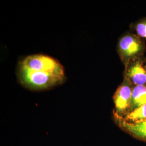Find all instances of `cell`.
Listing matches in <instances>:
<instances>
[{
  "mask_svg": "<svg viewBox=\"0 0 146 146\" xmlns=\"http://www.w3.org/2000/svg\"><path fill=\"white\" fill-rule=\"evenodd\" d=\"M17 76L21 84L28 88L42 90L62 84L64 75L44 70H33L18 66Z\"/></svg>",
  "mask_w": 146,
  "mask_h": 146,
  "instance_id": "1",
  "label": "cell"
},
{
  "mask_svg": "<svg viewBox=\"0 0 146 146\" xmlns=\"http://www.w3.org/2000/svg\"><path fill=\"white\" fill-rule=\"evenodd\" d=\"M146 50L145 42L136 34L128 32L119 38L117 52L125 68L131 60L143 57Z\"/></svg>",
  "mask_w": 146,
  "mask_h": 146,
  "instance_id": "2",
  "label": "cell"
},
{
  "mask_svg": "<svg viewBox=\"0 0 146 146\" xmlns=\"http://www.w3.org/2000/svg\"><path fill=\"white\" fill-rule=\"evenodd\" d=\"M19 66L33 70H44L64 75L62 66L55 58L44 55H33L24 58Z\"/></svg>",
  "mask_w": 146,
  "mask_h": 146,
  "instance_id": "3",
  "label": "cell"
},
{
  "mask_svg": "<svg viewBox=\"0 0 146 146\" xmlns=\"http://www.w3.org/2000/svg\"><path fill=\"white\" fill-rule=\"evenodd\" d=\"M133 85L125 76L115 92L113 97L115 104L114 115L124 119L130 113Z\"/></svg>",
  "mask_w": 146,
  "mask_h": 146,
  "instance_id": "4",
  "label": "cell"
},
{
  "mask_svg": "<svg viewBox=\"0 0 146 146\" xmlns=\"http://www.w3.org/2000/svg\"><path fill=\"white\" fill-rule=\"evenodd\" d=\"M143 56L134 59L125 68L123 75L133 86L146 85V69Z\"/></svg>",
  "mask_w": 146,
  "mask_h": 146,
  "instance_id": "5",
  "label": "cell"
},
{
  "mask_svg": "<svg viewBox=\"0 0 146 146\" xmlns=\"http://www.w3.org/2000/svg\"><path fill=\"white\" fill-rule=\"evenodd\" d=\"M116 123L122 130L136 139L146 141V120L139 122L130 123L122 118L114 115Z\"/></svg>",
  "mask_w": 146,
  "mask_h": 146,
  "instance_id": "6",
  "label": "cell"
},
{
  "mask_svg": "<svg viewBox=\"0 0 146 146\" xmlns=\"http://www.w3.org/2000/svg\"><path fill=\"white\" fill-rule=\"evenodd\" d=\"M145 104H146V85L133 86L130 113Z\"/></svg>",
  "mask_w": 146,
  "mask_h": 146,
  "instance_id": "7",
  "label": "cell"
},
{
  "mask_svg": "<svg viewBox=\"0 0 146 146\" xmlns=\"http://www.w3.org/2000/svg\"><path fill=\"white\" fill-rule=\"evenodd\" d=\"M123 119L130 123L139 122L146 120V104L129 113Z\"/></svg>",
  "mask_w": 146,
  "mask_h": 146,
  "instance_id": "8",
  "label": "cell"
},
{
  "mask_svg": "<svg viewBox=\"0 0 146 146\" xmlns=\"http://www.w3.org/2000/svg\"><path fill=\"white\" fill-rule=\"evenodd\" d=\"M131 28L135 32L137 36L141 38H146V17H143L131 23Z\"/></svg>",
  "mask_w": 146,
  "mask_h": 146,
  "instance_id": "9",
  "label": "cell"
},
{
  "mask_svg": "<svg viewBox=\"0 0 146 146\" xmlns=\"http://www.w3.org/2000/svg\"><path fill=\"white\" fill-rule=\"evenodd\" d=\"M145 67L146 69V58H145Z\"/></svg>",
  "mask_w": 146,
  "mask_h": 146,
  "instance_id": "10",
  "label": "cell"
}]
</instances>
